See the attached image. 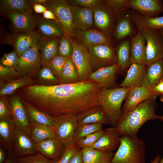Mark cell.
I'll use <instances>...</instances> for the list:
<instances>
[{
    "label": "cell",
    "instance_id": "obj_1",
    "mask_svg": "<svg viewBox=\"0 0 163 163\" xmlns=\"http://www.w3.org/2000/svg\"><path fill=\"white\" fill-rule=\"evenodd\" d=\"M102 88L88 80L49 85H32L23 89L21 96L23 100L52 116L77 115L100 105Z\"/></svg>",
    "mask_w": 163,
    "mask_h": 163
},
{
    "label": "cell",
    "instance_id": "obj_2",
    "mask_svg": "<svg viewBox=\"0 0 163 163\" xmlns=\"http://www.w3.org/2000/svg\"><path fill=\"white\" fill-rule=\"evenodd\" d=\"M156 107L155 99L145 101L134 109L123 113L113 127L120 136L127 135L137 138L139 129L145 123L158 119L159 115L155 113Z\"/></svg>",
    "mask_w": 163,
    "mask_h": 163
},
{
    "label": "cell",
    "instance_id": "obj_3",
    "mask_svg": "<svg viewBox=\"0 0 163 163\" xmlns=\"http://www.w3.org/2000/svg\"><path fill=\"white\" fill-rule=\"evenodd\" d=\"M112 163H145L146 147L143 140L127 135L121 136Z\"/></svg>",
    "mask_w": 163,
    "mask_h": 163
},
{
    "label": "cell",
    "instance_id": "obj_4",
    "mask_svg": "<svg viewBox=\"0 0 163 163\" xmlns=\"http://www.w3.org/2000/svg\"><path fill=\"white\" fill-rule=\"evenodd\" d=\"M132 88H102L100 96V105L108 117L112 127L114 126L122 115L123 101Z\"/></svg>",
    "mask_w": 163,
    "mask_h": 163
},
{
    "label": "cell",
    "instance_id": "obj_5",
    "mask_svg": "<svg viewBox=\"0 0 163 163\" xmlns=\"http://www.w3.org/2000/svg\"><path fill=\"white\" fill-rule=\"evenodd\" d=\"M41 35L37 30L26 32L5 33L1 38L2 44L9 45L18 57L38 43Z\"/></svg>",
    "mask_w": 163,
    "mask_h": 163
},
{
    "label": "cell",
    "instance_id": "obj_6",
    "mask_svg": "<svg viewBox=\"0 0 163 163\" xmlns=\"http://www.w3.org/2000/svg\"><path fill=\"white\" fill-rule=\"evenodd\" d=\"M43 5L53 12L65 34L70 38L74 36L75 27L72 12L67 1L47 0Z\"/></svg>",
    "mask_w": 163,
    "mask_h": 163
},
{
    "label": "cell",
    "instance_id": "obj_7",
    "mask_svg": "<svg viewBox=\"0 0 163 163\" xmlns=\"http://www.w3.org/2000/svg\"><path fill=\"white\" fill-rule=\"evenodd\" d=\"M42 62L38 43L19 57L14 67L20 78H31L39 72Z\"/></svg>",
    "mask_w": 163,
    "mask_h": 163
},
{
    "label": "cell",
    "instance_id": "obj_8",
    "mask_svg": "<svg viewBox=\"0 0 163 163\" xmlns=\"http://www.w3.org/2000/svg\"><path fill=\"white\" fill-rule=\"evenodd\" d=\"M72 46L71 59L76 69L79 81L87 80L93 72L88 50L80 41L71 38Z\"/></svg>",
    "mask_w": 163,
    "mask_h": 163
},
{
    "label": "cell",
    "instance_id": "obj_9",
    "mask_svg": "<svg viewBox=\"0 0 163 163\" xmlns=\"http://www.w3.org/2000/svg\"><path fill=\"white\" fill-rule=\"evenodd\" d=\"M54 126L53 127L57 138L65 147L73 142L75 131L78 123L77 115L67 114L53 116Z\"/></svg>",
    "mask_w": 163,
    "mask_h": 163
},
{
    "label": "cell",
    "instance_id": "obj_10",
    "mask_svg": "<svg viewBox=\"0 0 163 163\" xmlns=\"http://www.w3.org/2000/svg\"><path fill=\"white\" fill-rule=\"evenodd\" d=\"M87 48L93 72L100 68L117 63L115 50L111 45L99 44Z\"/></svg>",
    "mask_w": 163,
    "mask_h": 163
},
{
    "label": "cell",
    "instance_id": "obj_11",
    "mask_svg": "<svg viewBox=\"0 0 163 163\" xmlns=\"http://www.w3.org/2000/svg\"><path fill=\"white\" fill-rule=\"evenodd\" d=\"M141 30L146 42V65L163 58V38L159 30L145 27Z\"/></svg>",
    "mask_w": 163,
    "mask_h": 163
},
{
    "label": "cell",
    "instance_id": "obj_12",
    "mask_svg": "<svg viewBox=\"0 0 163 163\" xmlns=\"http://www.w3.org/2000/svg\"><path fill=\"white\" fill-rule=\"evenodd\" d=\"M2 15L10 21L12 32L31 31L37 28V18L31 10L9 11Z\"/></svg>",
    "mask_w": 163,
    "mask_h": 163
},
{
    "label": "cell",
    "instance_id": "obj_13",
    "mask_svg": "<svg viewBox=\"0 0 163 163\" xmlns=\"http://www.w3.org/2000/svg\"><path fill=\"white\" fill-rule=\"evenodd\" d=\"M157 97L153 92L151 86L142 85L133 88L129 91L125 97L122 107L123 113L134 109L145 101L155 100Z\"/></svg>",
    "mask_w": 163,
    "mask_h": 163
},
{
    "label": "cell",
    "instance_id": "obj_14",
    "mask_svg": "<svg viewBox=\"0 0 163 163\" xmlns=\"http://www.w3.org/2000/svg\"><path fill=\"white\" fill-rule=\"evenodd\" d=\"M119 68L118 63L100 68L93 72L87 80L97 84L101 88H112L118 87L116 75Z\"/></svg>",
    "mask_w": 163,
    "mask_h": 163
},
{
    "label": "cell",
    "instance_id": "obj_15",
    "mask_svg": "<svg viewBox=\"0 0 163 163\" xmlns=\"http://www.w3.org/2000/svg\"><path fill=\"white\" fill-rule=\"evenodd\" d=\"M35 143L24 130L16 128L13 139L12 156L18 157L34 153Z\"/></svg>",
    "mask_w": 163,
    "mask_h": 163
},
{
    "label": "cell",
    "instance_id": "obj_16",
    "mask_svg": "<svg viewBox=\"0 0 163 163\" xmlns=\"http://www.w3.org/2000/svg\"><path fill=\"white\" fill-rule=\"evenodd\" d=\"M65 149L63 144L57 139L51 138L35 143V150L46 158L57 161L62 155Z\"/></svg>",
    "mask_w": 163,
    "mask_h": 163
},
{
    "label": "cell",
    "instance_id": "obj_17",
    "mask_svg": "<svg viewBox=\"0 0 163 163\" xmlns=\"http://www.w3.org/2000/svg\"><path fill=\"white\" fill-rule=\"evenodd\" d=\"M74 36L87 47L102 44L111 45L112 43L107 36L95 28L75 30Z\"/></svg>",
    "mask_w": 163,
    "mask_h": 163
},
{
    "label": "cell",
    "instance_id": "obj_18",
    "mask_svg": "<svg viewBox=\"0 0 163 163\" xmlns=\"http://www.w3.org/2000/svg\"><path fill=\"white\" fill-rule=\"evenodd\" d=\"M129 8L147 17H154L163 12V2L160 0H128Z\"/></svg>",
    "mask_w": 163,
    "mask_h": 163
},
{
    "label": "cell",
    "instance_id": "obj_19",
    "mask_svg": "<svg viewBox=\"0 0 163 163\" xmlns=\"http://www.w3.org/2000/svg\"><path fill=\"white\" fill-rule=\"evenodd\" d=\"M59 40L60 37L41 36L38 45L43 66L58 55Z\"/></svg>",
    "mask_w": 163,
    "mask_h": 163
},
{
    "label": "cell",
    "instance_id": "obj_20",
    "mask_svg": "<svg viewBox=\"0 0 163 163\" xmlns=\"http://www.w3.org/2000/svg\"><path fill=\"white\" fill-rule=\"evenodd\" d=\"M22 100L18 97L11 99L10 104L11 116L16 126L22 129L30 137L29 121L27 112Z\"/></svg>",
    "mask_w": 163,
    "mask_h": 163
},
{
    "label": "cell",
    "instance_id": "obj_21",
    "mask_svg": "<svg viewBox=\"0 0 163 163\" xmlns=\"http://www.w3.org/2000/svg\"><path fill=\"white\" fill-rule=\"evenodd\" d=\"M120 136L113 127L107 128L104 130L102 135L91 147L101 151L113 152L119 147Z\"/></svg>",
    "mask_w": 163,
    "mask_h": 163
},
{
    "label": "cell",
    "instance_id": "obj_22",
    "mask_svg": "<svg viewBox=\"0 0 163 163\" xmlns=\"http://www.w3.org/2000/svg\"><path fill=\"white\" fill-rule=\"evenodd\" d=\"M137 34L131 40L130 62L146 65V42L141 30L138 29Z\"/></svg>",
    "mask_w": 163,
    "mask_h": 163
},
{
    "label": "cell",
    "instance_id": "obj_23",
    "mask_svg": "<svg viewBox=\"0 0 163 163\" xmlns=\"http://www.w3.org/2000/svg\"><path fill=\"white\" fill-rule=\"evenodd\" d=\"M78 124H94L110 125L109 119L100 106H97L82 111L77 115Z\"/></svg>",
    "mask_w": 163,
    "mask_h": 163
},
{
    "label": "cell",
    "instance_id": "obj_24",
    "mask_svg": "<svg viewBox=\"0 0 163 163\" xmlns=\"http://www.w3.org/2000/svg\"><path fill=\"white\" fill-rule=\"evenodd\" d=\"M147 69L146 65H142L136 63H131L127 71L126 77L119 85V86L130 88L141 86Z\"/></svg>",
    "mask_w": 163,
    "mask_h": 163
},
{
    "label": "cell",
    "instance_id": "obj_25",
    "mask_svg": "<svg viewBox=\"0 0 163 163\" xmlns=\"http://www.w3.org/2000/svg\"><path fill=\"white\" fill-rule=\"evenodd\" d=\"M71 7L75 28L81 30L90 29L94 21L92 8L76 5Z\"/></svg>",
    "mask_w": 163,
    "mask_h": 163
},
{
    "label": "cell",
    "instance_id": "obj_26",
    "mask_svg": "<svg viewBox=\"0 0 163 163\" xmlns=\"http://www.w3.org/2000/svg\"><path fill=\"white\" fill-rule=\"evenodd\" d=\"M109 7L107 5L101 4L92 8L95 26L107 34L109 33L111 29L113 19Z\"/></svg>",
    "mask_w": 163,
    "mask_h": 163
},
{
    "label": "cell",
    "instance_id": "obj_27",
    "mask_svg": "<svg viewBox=\"0 0 163 163\" xmlns=\"http://www.w3.org/2000/svg\"><path fill=\"white\" fill-rule=\"evenodd\" d=\"M16 126L11 115L0 119V142L12 156V142Z\"/></svg>",
    "mask_w": 163,
    "mask_h": 163
},
{
    "label": "cell",
    "instance_id": "obj_28",
    "mask_svg": "<svg viewBox=\"0 0 163 163\" xmlns=\"http://www.w3.org/2000/svg\"><path fill=\"white\" fill-rule=\"evenodd\" d=\"M163 78V58L147 65V69L142 85L150 86L156 84Z\"/></svg>",
    "mask_w": 163,
    "mask_h": 163
},
{
    "label": "cell",
    "instance_id": "obj_29",
    "mask_svg": "<svg viewBox=\"0 0 163 163\" xmlns=\"http://www.w3.org/2000/svg\"><path fill=\"white\" fill-rule=\"evenodd\" d=\"M29 123L30 138L35 143L49 138L57 139L52 127L34 121H29Z\"/></svg>",
    "mask_w": 163,
    "mask_h": 163
},
{
    "label": "cell",
    "instance_id": "obj_30",
    "mask_svg": "<svg viewBox=\"0 0 163 163\" xmlns=\"http://www.w3.org/2000/svg\"><path fill=\"white\" fill-rule=\"evenodd\" d=\"M84 163H112L114 153L91 147L82 149Z\"/></svg>",
    "mask_w": 163,
    "mask_h": 163
},
{
    "label": "cell",
    "instance_id": "obj_31",
    "mask_svg": "<svg viewBox=\"0 0 163 163\" xmlns=\"http://www.w3.org/2000/svg\"><path fill=\"white\" fill-rule=\"evenodd\" d=\"M37 30L42 36L60 37L64 34L60 25L56 21L37 18Z\"/></svg>",
    "mask_w": 163,
    "mask_h": 163
},
{
    "label": "cell",
    "instance_id": "obj_32",
    "mask_svg": "<svg viewBox=\"0 0 163 163\" xmlns=\"http://www.w3.org/2000/svg\"><path fill=\"white\" fill-rule=\"evenodd\" d=\"M131 41L126 40L122 42L116 49L117 63L119 68L117 72L122 75L129 67Z\"/></svg>",
    "mask_w": 163,
    "mask_h": 163
},
{
    "label": "cell",
    "instance_id": "obj_33",
    "mask_svg": "<svg viewBox=\"0 0 163 163\" xmlns=\"http://www.w3.org/2000/svg\"><path fill=\"white\" fill-rule=\"evenodd\" d=\"M29 121L36 122L52 127L54 126L53 116L40 110L22 99Z\"/></svg>",
    "mask_w": 163,
    "mask_h": 163
},
{
    "label": "cell",
    "instance_id": "obj_34",
    "mask_svg": "<svg viewBox=\"0 0 163 163\" xmlns=\"http://www.w3.org/2000/svg\"><path fill=\"white\" fill-rule=\"evenodd\" d=\"M131 17L138 29L147 27L158 30L163 29V16L147 17L135 13L132 14Z\"/></svg>",
    "mask_w": 163,
    "mask_h": 163
},
{
    "label": "cell",
    "instance_id": "obj_35",
    "mask_svg": "<svg viewBox=\"0 0 163 163\" xmlns=\"http://www.w3.org/2000/svg\"><path fill=\"white\" fill-rule=\"evenodd\" d=\"M33 5L30 0H1L0 11L2 14L11 11H32Z\"/></svg>",
    "mask_w": 163,
    "mask_h": 163
},
{
    "label": "cell",
    "instance_id": "obj_36",
    "mask_svg": "<svg viewBox=\"0 0 163 163\" xmlns=\"http://www.w3.org/2000/svg\"><path fill=\"white\" fill-rule=\"evenodd\" d=\"M79 81L75 66L71 58H69L63 67L59 84L72 83Z\"/></svg>",
    "mask_w": 163,
    "mask_h": 163
},
{
    "label": "cell",
    "instance_id": "obj_37",
    "mask_svg": "<svg viewBox=\"0 0 163 163\" xmlns=\"http://www.w3.org/2000/svg\"><path fill=\"white\" fill-rule=\"evenodd\" d=\"M33 82L31 78H20L11 81L2 87L0 95L2 96L10 94L19 88L30 85Z\"/></svg>",
    "mask_w": 163,
    "mask_h": 163
},
{
    "label": "cell",
    "instance_id": "obj_38",
    "mask_svg": "<svg viewBox=\"0 0 163 163\" xmlns=\"http://www.w3.org/2000/svg\"><path fill=\"white\" fill-rule=\"evenodd\" d=\"M102 129V125L94 124H78L74 132L73 142L93 133Z\"/></svg>",
    "mask_w": 163,
    "mask_h": 163
},
{
    "label": "cell",
    "instance_id": "obj_39",
    "mask_svg": "<svg viewBox=\"0 0 163 163\" xmlns=\"http://www.w3.org/2000/svg\"><path fill=\"white\" fill-rule=\"evenodd\" d=\"M132 31V26L129 19L125 16L122 17L115 28V34L116 38L121 39L130 36Z\"/></svg>",
    "mask_w": 163,
    "mask_h": 163
},
{
    "label": "cell",
    "instance_id": "obj_40",
    "mask_svg": "<svg viewBox=\"0 0 163 163\" xmlns=\"http://www.w3.org/2000/svg\"><path fill=\"white\" fill-rule=\"evenodd\" d=\"M16 163H56L40 153L32 154L14 158Z\"/></svg>",
    "mask_w": 163,
    "mask_h": 163
},
{
    "label": "cell",
    "instance_id": "obj_41",
    "mask_svg": "<svg viewBox=\"0 0 163 163\" xmlns=\"http://www.w3.org/2000/svg\"><path fill=\"white\" fill-rule=\"evenodd\" d=\"M68 58L58 55L46 66L52 71L58 81L61 78L63 67Z\"/></svg>",
    "mask_w": 163,
    "mask_h": 163
},
{
    "label": "cell",
    "instance_id": "obj_42",
    "mask_svg": "<svg viewBox=\"0 0 163 163\" xmlns=\"http://www.w3.org/2000/svg\"><path fill=\"white\" fill-rule=\"evenodd\" d=\"M104 132V129L100 130L84 137L74 142L80 149L91 147L97 141Z\"/></svg>",
    "mask_w": 163,
    "mask_h": 163
},
{
    "label": "cell",
    "instance_id": "obj_43",
    "mask_svg": "<svg viewBox=\"0 0 163 163\" xmlns=\"http://www.w3.org/2000/svg\"><path fill=\"white\" fill-rule=\"evenodd\" d=\"M72 53V46L71 38L64 34L60 37L58 55L71 58Z\"/></svg>",
    "mask_w": 163,
    "mask_h": 163
},
{
    "label": "cell",
    "instance_id": "obj_44",
    "mask_svg": "<svg viewBox=\"0 0 163 163\" xmlns=\"http://www.w3.org/2000/svg\"><path fill=\"white\" fill-rule=\"evenodd\" d=\"M105 2L110 8L119 14H123L129 8L128 0H108Z\"/></svg>",
    "mask_w": 163,
    "mask_h": 163
},
{
    "label": "cell",
    "instance_id": "obj_45",
    "mask_svg": "<svg viewBox=\"0 0 163 163\" xmlns=\"http://www.w3.org/2000/svg\"><path fill=\"white\" fill-rule=\"evenodd\" d=\"M19 57L13 50L9 53L4 54L1 59V65L10 68H14L17 64Z\"/></svg>",
    "mask_w": 163,
    "mask_h": 163
},
{
    "label": "cell",
    "instance_id": "obj_46",
    "mask_svg": "<svg viewBox=\"0 0 163 163\" xmlns=\"http://www.w3.org/2000/svg\"><path fill=\"white\" fill-rule=\"evenodd\" d=\"M80 149L74 142L65 147L62 155L56 163H69L73 155Z\"/></svg>",
    "mask_w": 163,
    "mask_h": 163
},
{
    "label": "cell",
    "instance_id": "obj_47",
    "mask_svg": "<svg viewBox=\"0 0 163 163\" xmlns=\"http://www.w3.org/2000/svg\"><path fill=\"white\" fill-rule=\"evenodd\" d=\"M0 79L9 80L13 78H20L14 68H10L0 65Z\"/></svg>",
    "mask_w": 163,
    "mask_h": 163
},
{
    "label": "cell",
    "instance_id": "obj_48",
    "mask_svg": "<svg viewBox=\"0 0 163 163\" xmlns=\"http://www.w3.org/2000/svg\"><path fill=\"white\" fill-rule=\"evenodd\" d=\"M40 78L43 79L52 81L59 84L58 78L55 76L52 71L46 66H43L40 70Z\"/></svg>",
    "mask_w": 163,
    "mask_h": 163
},
{
    "label": "cell",
    "instance_id": "obj_49",
    "mask_svg": "<svg viewBox=\"0 0 163 163\" xmlns=\"http://www.w3.org/2000/svg\"><path fill=\"white\" fill-rule=\"evenodd\" d=\"M70 1L75 5L91 8L97 5L102 4L105 2L99 0H74Z\"/></svg>",
    "mask_w": 163,
    "mask_h": 163
},
{
    "label": "cell",
    "instance_id": "obj_50",
    "mask_svg": "<svg viewBox=\"0 0 163 163\" xmlns=\"http://www.w3.org/2000/svg\"><path fill=\"white\" fill-rule=\"evenodd\" d=\"M11 108L10 104L6 101H0V119L11 115Z\"/></svg>",
    "mask_w": 163,
    "mask_h": 163
},
{
    "label": "cell",
    "instance_id": "obj_51",
    "mask_svg": "<svg viewBox=\"0 0 163 163\" xmlns=\"http://www.w3.org/2000/svg\"><path fill=\"white\" fill-rule=\"evenodd\" d=\"M151 86L153 92L157 97L163 94V81L161 80Z\"/></svg>",
    "mask_w": 163,
    "mask_h": 163
},
{
    "label": "cell",
    "instance_id": "obj_52",
    "mask_svg": "<svg viewBox=\"0 0 163 163\" xmlns=\"http://www.w3.org/2000/svg\"><path fill=\"white\" fill-rule=\"evenodd\" d=\"M69 163H84L82 149H80L73 155Z\"/></svg>",
    "mask_w": 163,
    "mask_h": 163
},
{
    "label": "cell",
    "instance_id": "obj_53",
    "mask_svg": "<svg viewBox=\"0 0 163 163\" xmlns=\"http://www.w3.org/2000/svg\"><path fill=\"white\" fill-rule=\"evenodd\" d=\"M32 2L33 3V9L37 13L43 14L47 9L46 7L42 5Z\"/></svg>",
    "mask_w": 163,
    "mask_h": 163
},
{
    "label": "cell",
    "instance_id": "obj_54",
    "mask_svg": "<svg viewBox=\"0 0 163 163\" xmlns=\"http://www.w3.org/2000/svg\"><path fill=\"white\" fill-rule=\"evenodd\" d=\"M43 18L45 19L54 21L59 24L58 21L54 14L50 10L47 9L43 14Z\"/></svg>",
    "mask_w": 163,
    "mask_h": 163
},
{
    "label": "cell",
    "instance_id": "obj_55",
    "mask_svg": "<svg viewBox=\"0 0 163 163\" xmlns=\"http://www.w3.org/2000/svg\"><path fill=\"white\" fill-rule=\"evenodd\" d=\"M5 155L2 149L0 148V163H3L5 160Z\"/></svg>",
    "mask_w": 163,
    "mask_h": 163
},
{
    "label": "cell",
    "instance_id": "obj_56",
    "mask_svg": "<svg viewBox=\"0 0 163 163\" xmlns=\"http://www.w3.org/2000/svg\"><path fill=\"white\" fill-rule=\"evenodd\" d=\"M161 159V158L160 155H157L152 161V163H159Z\"/></svg>",
    "mask_w": 163,
    "mask_h": 163
},
{
    "label": "cell",
    "instance_id": "obj_57",
    "mask_svg": "<svg viewBox=\"0 0 163 163\" xmlns=\"http://www.w3.org/2000/svg\"><path fill=\"white\" fill-rule=\"evenodd\" d=\"M4 163H16L15 159L11 158L7 159Z\"/></svg>",
    "mask_w": 163,
    "mask_h": 163
},
{
    "label": "cell",
    "instance_id": "obj_58",
    "mask_svg": "<svg viewBox=\"0 0 163 163\" xmlns=\"http://www.w3.org/2000/svg\"><path fill=\"white\" fill-rule=\"evenodd\" d=\"M158 119L160 120L163 121V115L159 116ZM159 163H163V156Z\"/></svg>",
    "mask_w": 163,
    "mask_h": 163
},
{
    "label": "cell",
    "instance_id": "obj_59",
    "mask_svg": "<svg viewBox=\"0 0 163 163\" xmlns=\"http://www.w3.org/2000/svg\"><path fill=\"white\" fill-rule=\"evenodd\" d=\"M159 30L163 38V29H160Z\"/></svg>",
    "mask_w": 163,
    "mask_h": 163
},
{
    "label": "cell",
    "instance_id": "obj_60",
    "mask_svg": "<svg viewBox=\"0 0 163 163\" xmlns=\"http://www.w3.org/2000/svg\"><path fill=\"white\" fill-rule=\"evenodd\" d=\"M160 100L162 102H163V94L160 96Z\"/></svg>",
    "mask_w": 163,
    "mask_h": 163
},
{
    "label": "cell",
    "instance_id": "obj_61",
    "mask_svg": "<svg viewBox=\"0 0 163 163\" xmlns=\"http://www.w3.org/2000/svg\"><path fill=\"white\" fill-rule=\"evenodd\" d=\"M162 80L163 81V79H162Z\"/></svg>",
    "mask_w": 163,
    "mask_h": 163
}]
</instances>
